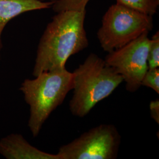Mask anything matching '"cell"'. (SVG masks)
<instances>
[{
  "label": "cell",
  "instance_id": "1",
  "mask_svg": "<svg viewBox=\"0 0 159 159\" xmlns=\"http://www.w3.org/2000/svg\"><path fill=\"white\" fill-rule=\"evenodd\" d=\"M86 10L57 12L40 40L33 71L34 77L44 72L66 68L71 56L89 46L84 29Z\"/></svg>",
  "mask_w": 159,
  "mask_h": 159
},
{
  "label": "cell",
  "instance_id": "2",
  "mask_svg": "<svg viewBox=\"0 0 159 159\" xmlns=\"http://www.w3.org/2000/svg\"><path fill=\"white\" fill-rule=\"evenodd\" d=\"M73 74V95L69 107L71 114L79 117L87 116L123 81L115 69L94 53L87 57Z\"/></svg>",
  "mask_w": 159,
  "mask_h": 159
},
{
  "label": "cell",
  "instance_id": "3",
  "mask_svg": "<svg viewBox=\"0 0 159 159\" xmlns=\"http://www.w3.org/2000/svg\"><path fill=\"white\" fill-rule=\"evenodd\" d=\"M73 87V74L66 68L44 71L23 81L20 90L30 106L29 129L37 136L51 113L63 103Z\"/></svg>",
  "mask_w": 159,
  "mask_h": 159
},
{
  "label": "cell",
  "instance_id": "4",
  "mask_svg": "<svg viewBox=\"0 0 159 159\" xmlns=\"http://www.w3.org/2000/svg\"><path fill=\"white\" fill-rule=\"evenodd\" d=\"M153 28V18L118 3L109 7L102 17L97 38L103 50L110 52Z\"/></svg>",
  "mask_w": 159,
  "mask_h": 159
},
{
  "label": "cell",
  "instance_id": "5",
  "mask_svg": "<svg viewBox=\"0 0 159 159\" xmlns=\"http://www.w3.org/2000/svg\"><path fill=\"white\" fill-rule=\"evenodd\" d=\"M121 136L115 125L102 124L60 147L59 159H116Z\"/></svg>",
  "mask_w": 159,
  "mask_h": 159
},
{
  "label": "cell",
  "instance_id": "6",
  "mask_svg": "<svg viewBox=\"0 0 159 159\" xmlns=\"http://www.w3.org/2000/svg\"><path fill=\"white\" fill-rule=\"evenodd\" d=\"M148 33L144 32L125 46L108 52L104 59L108 66L121 75L129 92L134 93L140 89L148 69V52L150 43Z\"/></svg>",
  "mask_w": 159,
  "mask_h": 159
},
{
  "label": "cell",
  "instance_id": "7",
  "mask_svg": "<svg viewBox=\"0 0 159 159\" xmlns=\"http://www.w3.org/2000/svg\"><path fill=\"white\" fill-rule=\"evenodd\" d=\"M0 153L10 159H59L57 154L41 151L31 146L22 136L14 134L0 141Z\"/></svg>",
  "mask_w": 159,
  "mask_h": 159
},
{
  "label": "cell",
  "instance_id": "8",
  "mask_svg": "<svg viewBox=\"0 0 159 159\" xmlns=\"http://www.w3.org/2000/svg\"><path fill=\"white\" fill-rule=\"evenodd\" d=\"M52 5L51 1L41 0H0V50L1 34L10 20L24 12L49 8Z\"/></svg>",
  "mask_w": 159,
  "mask_h": 159
},
{
  "label": "cell",
  "instance_id": "9",
  "mask_svg": "<svg viewBox=\"0 0 159 159\" xmlns=\"http://www.w3.org/2000/svg\"><path fill=\"white\" fill-rule=\"evenodd\" d=\"M117 3L140 12L146 15L153 16L159 5V0H116Z\"/></svg>",
  "mask_w": 159,
  "mask_h": 159
},
{
  "label": "cell",
  "instance_id": "10",
  "mask_svg": "<svg viewBox=\"0 0 159 159\" xmlns=\"http://www.w3.org/2000/svg\"><path fill=\"white\" fill-rule=\"evenodd\" d=\"M90 0H58L52 2V7L56 12L66 10H85L86 6Z\"/></svg>",
  "mask_w": 159,
  "mask_h": 159
},
{
  "label": "cell",
  "instance_id": "11",
  "mask_svg": "<svg viewBox=\"0 0 159 159\" xmlns=\"http://www.w3.org/2000/svg\"><path fill=\"white\" fill-rule=\"evenodd\" d=\"M148 68L159 67V33L157 31L150 39V43L148 52Z\"/></svg>",
  "mask_w": 159,
  "mask_h": 159
},
{
  "label": "cell",
  "instance_id": "12",
  "mask_svg": "<svg viewBox=\"0 0 159 159\" xmlns=\"http://www.w3.org/2000/svg\"><path fill=\"white\" fill-rule=\"evenodd\" d=\"M141 86L153 89L159 94V68H148L143 78Z\"/></svg>",
  "mask_w": 159,
  "mask_h": 159
},
{
  "label": "cell",
  "instance_id": "13",
  "mask_svg": "<svg viewBox=\"0 0 159 159\" xmlns=\"http://www.w3.org/2000/svg\"><path fill=\"white\" fill-rule=\"evenodd\" d=\"M150 111L151 117L157 124H159V100L156 99L150 102Z\"/></svg>",
  "mask_w": 159,
  "mask_h": 159
},
{
  "label": "cell",
  "instance_id": "14",
  "mask_svg": "<svg viewBox=\"0 0 159 159\" xmlns=\"http://www.w3.org/2000/svg\"><path fill=\"white\" fill-rule=\"evenodd\" d=\"M58 0H50V1L51 2H56V1H57Z\"/></svg>",
  "mask_w": 159,
  "mask_h": 159
}]
</instances>
